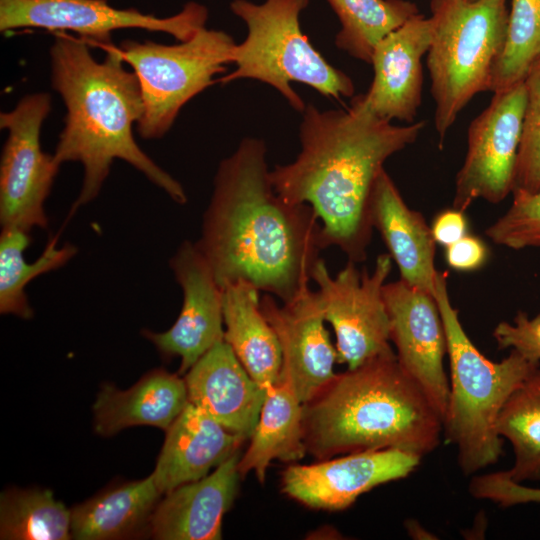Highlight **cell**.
Returning <instances> with one entry per match:
<instances>
[{
  "mask_svg": "<svg viewBox=\"0 0 540 540\" xmlns=\"http://www.w3.org/2000/svg\"><path fill=\"white\" fill-rule=\"evenodd\" d=\"M266 153L246 137L220 162L196 245L221 288L243 280L285 303L309 287L327 247L312 208L275 191Z\"/></svg>",
  "mask_w": 540,
  "mask_h": 540,
  "instance_id": "obj_1",
  "label": "cell"
},
{
  "mask_svg": "<svg viewBox=\"0 0 540 540\" xmlns=\"http://www.w3.org/2000/svg\"><path fill=\"white\" fill-rule=\"evenodd\" d=\"M425 125H393L352 101L347 110L306 105L300 152L291 163L269 171L271 183L287 202L312 208L326 247H338L349 261L360 263L372 236L375 181L386 160L413 144Z\"/></svg>",
  "mask_w": 540,
  "mask_h": 540,
  "instance_id": "obj_2",
  "label": "cell"
},
{
  "mask_svg": "<svg viewBox=\"0 0 540 540\" xmlns=\"http://www.w3.org/2000/svg\"><path fill=\"white\" fill-rule=\"evenodd\" d=\"M87 41L59 32L50 49L51 83L66 107L65 125L53 153L58 164L80 162L82 187L70 215L94 200L115 159L132 165L178 204L187 202L183 186L138 146L133 126L144 113L136 74L125 68L119 48L104 47L98 62Z\"/></svg>",
  "mask_w": 540,
  "mask_h": 540,
  "instance_id": "obj_3",
  "label": "cell"
},
{
  "mask_svg": "<svg viewBox=\"0 0 540 540\" xmlns=\"http://www.w3.org/2000/svg\"><path fill=\"white\" fill-rule=\"evenodd\" d=\"M307 453L318 460L398 449L420 458L434 451L443 420L392 350L335 376L303 403Z\"/></svg>",
  "mask_w": 540,
  "mask_h": 540,
  "instance_id": "obj_4",
  "label": "cell"
},
{
  "mask_svg": "<svg viewBox=\"0 0 540 540\" xmlns=\"http://www.w3.org/2000/svg\"><path fill=\"white\" fill-rule=\"evenodd\" d=\"M447 276V272L438 271L434 294L444 322L450 371L443 435L456 446L458 465L469 476L502 456L497 417L512 392L540 362L515 350L499 362L485 357L467 335L451 303Z\"/></svg>",
  "mask_w": 540,
  "mask_h": 540,
  "instance_id": "obj_5",
  "label": "cell"
},
{
  "mask_svg": "<svg viewBox=\"0 0 540 540\" xmlns=\"http://www.w3.org/2000/svg\"><path fill=\"white\" fill-rule=\"evenodd\" d=\"M308 5L309 0L231 1L230 10L245 23L247 36L234 47L235 69L216 82L228 84L239 79L263 82L300 113L306 104L291 86L292 82L305 84L337 100L351 97L355 91L352 79L332 66L302 31L300 16Z\"/></svg>",
  "mask_w": 540,
  "mask_h": 540,
  "instance_id": "obj_6",
  "label": "cell"
},
{
  "mask_svg": "<svg viewBox=\"0 0 540 540\" xmlns=\"http://www.w3.org/2000/svg\"><path fill=\"white\" fill-rule=\"evenodd\" d=\"M433 32L426 65L442 142L459 113L489 91L492 67L506 38L507 0H431Z\"/></svg>",
  "mask_w": 540,
  "mask_h": 540,
  "instance_id": "obj_7",
  "label": "cell"
},
{
  "mask_svg": "<svg viewBox=\"0 0 540 540\" xmlns=\"http://www.w3.org/2000/svg\"><path fill=\"white\" fill-rule=\"evenodd\" d=\"M236 43L221 30L199 29L189 40L165 45L125 40L119 50L136 74L144 103L137 131L159 139L172 127L182 107L213 85L232 64Z\"/></svg>",
  "mask_w": 540,
  "mask_h": 540,
  "instance_id": "obj_8",
  "label": "cell"
},
{
  "mask_svg": "<svg viewBox=\"0 0 540 540\" xmlns=\"http://www.w3.org/2000/svg\"><path fill=\"white\" fill-rule=\"evenodd\" d=\"M389 254H380L373 271H360L349 261L332 276L320 258L312 271L326 322L336 336L337 362L353 369L392 350L390 321L383 287L392 270Z\"/></svg>",
  "mask_w": 540,
  "mask_h": 540,
  "instance_id": "obj_9",
  "label": "cell"
},
{
  "mask_svg": "<svg viewBox=\"0 0 540 540\" xmlns=\"http://www.w3.org/2000/svg\"><path fill=\"white\" fill-rule=\"evenodd\" d=\"M50 110V95L37 92L0 114V126L8 130L0 163L2 228L30 232L48 227L44 204L61 166L40 144L41 127Z\"/></svg>",
  "mask_w": 540,
  "mask_h": 540,
  "instance_id": "obj_10",
  "label": "cell"
},
{
  "mask_svg": "<svg viewBox=\"0 0 540 540\" xmlns=\"http://www.w3.org/2000/svg\"><path fill=\"white\" fill-rule=\"evenodd\" d=\"M207 8L186 3L169 17L145 14L134 8L119 9L108 0H0V31L38 28L53 32L72 31L88 43L112 44L111 34L120 29H144L189 40L206 26Z\"/></svg>",
  "mask_w": 540,
  "mask_h": 540,
  "instance_id": "obj_11",
  "label": "cell"
},
{
  "mask_svg": "<svg viewBox=\"0 0 540 540\" xmlns=\"http://www.w3.org/2000/svg\"><path fill=\"white\" fill-rule=\"evenodd\" d=\"M525 105L522 82L494 93L470 123L466 156L455 178L454 208L466 211L478 199L499 203L512 193Z\"/></svg>",
  "mask_w": 540,
  "mask_h": 540,
  "instance_id": "obj_12",
  "label": "cell"
},
{
  "mask_svg": "<svg viewBox=\"0 0 540 540\" xmlns=\"http://www.w3.org/2000/svg\"><path fill=\"white\" fill-rule=\"evenodd\" d=\"M383 296L397 359L443 420L449 397L447 338L435 295L399 279L385 283Z\"/></svg>",
  "mask_w": 540,
  "mask_h": 540,
  "instance_id": "obj_13",
  "label": "cell"
},
{
  "mask_svg": "<svg viewBox=\"0 0 540 540\" xmlns=\"http://www.w3.org/2000/svg\"><path fill=\"white\" fill-rule=\"evenodd\" d=\"M421 459L402 450L381 449L348 453L310 465L293 464L282 473L281 491L313 509L344 510L371 489L406 478Z\"/></svg>",
  "mask_w": 540,
  "mask_h": 540,
  "instance_id": "obj_14",
  "label": "cell"
},
{
  "mask_svg": "<svg viewBox=\"0 0 540 540\" xmlns=\"http://www.w3.org/2000/svg\"><path fill=\"white\" fill-rule=\"evenodd\" d=\"M183 303L175 323L166 331L143 335L164 356L181 359L185 374L215 344L224 340L222 288L196 243L184 241L170 260Z\"/></svg>",
  "mask_w": 540,
  "mask_h": 540,
  "instance_id": "obj_15",
  "label": "cell"
},
{
  "mask_svg": "<svg viewBox=\"0 0 540 540\" xmlns=\"http://www.w3.org/2000/svg\"><path fill=\"white\" fill-rule=\"evenodd\" d=\"M433 32L430 17L418 13L382 38L373 50V80L356 103L373 116L413 123L422 101V57Z\"/></svg>",
  "mask_w": 540,
  "mask_h": 540,
  "instance_id": "obj_16",
  "label": "cell"
},
{
  "mask_svg": "<svg viewBox=\"0 0 540 540\" xmlns=\"http://www.w3.org/2000/svg\"><path fill=\"white\" fill-rule=\"evenodd\" d=\"M260 307L280 342L281 372L289 376L305 403L335 376L334 365L338 363L316 290L307 287L282 304L265 293Z\"/></svg>",
  "mask_w": 540,
  "mask_h": 540,
  "instance_id": "obj_17",
  "label": "cell"
},
{
  "mask_svg": "<svg viewBox=\"0 0 540 540\" xmlns=\"http://www.w3.org/2000/svg\"><path fill=\"white\" fill-rule=\"evenodd\" d=\"M184 380L190 403L227 431L250 439L266 389L250 376L225 340L206 352L185 373Z\"/></svg>",
  "mask_w": 540,
  "mask_h": 540,
  "instance_id": "obj_18",
  "label": "cell"
},
{
  "mask_svg": "<svg viewBox=\"0 0 540 540\" xmlns=\"http://www.w3.org/2000/svg\"><path fill=\"white\" fill-rule=\"evenodd\" d=\"M237 451L197 481L167 492L157 504L149 534L157 540H218L222 519L232 506L241 475Z\"/></svg>",
  "mask_w": 540,
  "mask_h": 540,
  "instance_id": "obj_19",
  "label": "cell"
},
{
  "mask_svg": "<svg viewBox=\"0 0 540 540\" xmlns=\"http://www.w3.org/2000/svg\"><path fill=\"white\" fill-rule=\"evenodd\" d=\"M161 452L151 473L162 495L207 476L246 440L227 431L204 410L188 403L165 431Z\"/></svg>",
  "mask_w": 540,
  "mask_h": 540,
  "instance_id": "obj_20",
  "label": "cell"
},
{
  "mask_svg": "<svg viewBox=\"0 0 540 540\" xmlns=\"http://www.w3.org/2000/svg\"><path fill=\"white\" fill-rule=\"evenodd\" d=\"M370 214L373 228L383 239L400 279L435 294L436 242L424 216L405 203L390 175L383 169L374 184Z\"/></svg>",
  "mask_w": 540,
  "mask_h": 540,
  "instance_id": "obj_21",
  "label": "cell"
},
{
  "mask_svg": "<svg viewBox=\"0 0 540 540\" xmlns=\"http://www.w3.org/2000/svg\"><path fill=\"white\" fill-rule=\"evenodd\" d=\"M188 403L184 378L153 369L129 389L102 386L92 407L94 431L104 437L134 426L166 431Z\"/></svg>",
  "mask_w": 540,
  "mask_h": 540,
  "instance_id": "obj_22",
  "label": "cell"
},
{
  "mask_svg": "<svg viewBox=\"0 0 540 540\" xmlns=\"http://www.w3.org/2000/svg\"><path fill=\"white\" fill-rule=\"evenodd\" d=\"M224 340L250 376L264 389L279 381L282 350L261 311L260 291L240 280L222 288Z\"/></svg>",
  "mask_w": 540,
  "mask_h": 540,
  "instance_id": "obj_23",
  "label": "cell"
},
{
  "mask_svg": "<svg viewBox=\"0 0 540 540\" xmlns=\"http://www.w3.org/2000/svg\"><path fill=\"white\" fill-rule=\"evenodd\" d=\"M302 409L291 379L281 372L279 381L266 388L257 425L247 450L240 456L241 478L254 472L263 483L273 460L292 462L305 456Z\"/></svg>",
  "mask_w": 540,
  "mask_h": 540,
  "instance_id": "obj_24",
  "label": "cell"
},
{
  "mask_svg": "<svg viewBox=\"0 0 540 540\" xmlns=\"http://www.w3.org/2000/svg\"><path fill=\"white\" fill-rule=\"evenodd\" d=\"M163 495L153 475L103 490L71 510V539H125L149 528Z\"/></svg>",
  "mask_w": 540,
  "mask_h": 540,
  "instance_id": "obj_25",
  "label": "cell"
},
{
  "mask_svg": "<svg viewBox=\"0 0 540 540\" xmlns=\"http://www.w3.org/2000/svg\"><path fill=\"white\" fill-rule=\"evenodd\" d=\"M57 237L47 243L34 262H27L24 251L30 245L29 232L2 228L0 235V312L30 319L33 309L25 292L36 277L65 265L77 252L76 246L66 243L57 246Z\"/></svg>",
  "mask_w": 540,
  "mask_h": 540,
  "instance_id": "obj_26",
  "label": "cell"
},
{
  "mask_svg": "<svg viewBox=\"0 0 540 540\" xmlns=\"http://www.w3.org/2000/svg\"><path fill=\"white\" fill-rule=\"evenodd\" d=\"M496 432L510 442L515 460L504 471L513 481H540V366L512 392L497 420Z\"/></svg>",
  "mask_w": 540,
  "mask_h": 540,
  "instance_id": "obj_27",
  "label": "cell"
},
{
  "mask_svg": "<svg viewBox=\"0 0 540 540\" xmlns=\"http://www.w3.org/2000/svg\"><path fill=\"white\" fill-rule=\"evenodd\" d=\"M336 14L340 29L335 45L351 57L371 63L377 43L408 19L419 8L409 0H327Z\"/></svg>",
  "mask_w": 540,
  "mask_h": 540,
  "instance_id": "obj_28",
  "label": "cell"
},
{
  "mask_svg": "<svg viewBox=\"0 0 540 540\" xmlns=\"http://www.w3.org/2000/svg\"><path fill=\"white\" fill-rule=\"evenodd\" d=\"M71 510L48 489L6 490L0 497L3 540L71 539Z\"/></svg>",
  "mask_w": 540,
  "mask_h": 540,
  "instance_id": "obj_29",
  "label": "cell"
},
{
  "mask_svg": "<svg viewBox=\"0 0 540 540\" xmlns=\"http://www.w3.org/2000/svg\"><path fill=\"white\" fill-rule=\"evenodd\" d=\"M540 60V0H511L506 38L490 76L489 91L525 81Z\"/></svg>",
  "mask_w": 540,
  "mask_h": 540,
  "instance_id": "obj_30",
  "label": "cell"
},
{
  "mask_svg": "<svg viewBox=\"0 0 540 540\" xmlns=\"http://www.w3.org/2000/svg\"><path fill=\"white\" fill-rule=\"evenodd\" d=\"M524 84L526 105L512 193L540 191V60Z\"/></svg>",
  "mask_w": 540,
  "mask_h": 540,
  "instance_id": "obj_31",
  "label": "cell"
},
{
  "mask_svg": "<svg viewBox=\"0 0 540 540\" xmlns=\"http://www.w3.org/2000/svg\"><path fill=\"white\" fill-rule=\"evenodd\" d=\"M512 194L511 206L486 229V235L513 250L540 248V191Z\"/></svg>",
  "mask_w": 540,
  "mask_h": 540,
  "instance_id": "obj_32",
  "label": "cell"
},
{
  "mask_svg": "<svg viewBox=\"0 0 540 540\" xmlns=\"http://www.w3.org/2000/svg\"><path fill=\"white\" fill-rule=\"evenodd\" d=\"M469 492L476 499L489 500L501 507L540 503V488L515 482L504 471L473 476Z\"/></svg>",
  "mask_w": 540,
  "mask_h": 540,
  "instance_id": "obj_33",
  "label": "cell"
},
{
  "mask_svg": "<svg viewBox=\"0 0 540 540\" xmlns=\"http://www.w3.org/2000/svg\"><path fill=\"white\" fill-rule=\"evenodd\" d=\"M493 337L499 349H511L525 358L540 362V314L529 317L518 311L512 322L502 321L494 328Z\"/></svg>",
  "mask_w": 540,
  "mask_h": 540,
  "instance_id": "obj_34",
  "label": "cell"
},
{
  "mask_svg": "<svg viewBox=\"0 0 540 540\" xmlns=\"http://www.w3.org/2000/svg\"><path fill=\"white\" fill-rule=\"evenodd\" d=\"M490 255L487 244L480 237L467 234L452 245L445 247L448 266L458 272H473L481 269Z\"/></svg>",
  "mask_w": 540,
  "mask_h": 540,
  "instance_id": "obj_35",
  "label": "cell"
},
{
  "mask_svg": "<svg viewBox=\"0 0 540 540\" xmlns=\"http://www.w3.org/2000/svg\"><path fill=\"white\" fill-rule=\"evenodd\" d=\"M430 227L436 244L443 247H448L469 234L465 211L454 207L437 213Z\"/></svg>",
  "mask_w": 540,
  "mask_h": 540,
  "instance_id": "obj_36",
  "label": "cell"
},
{
  "mask_svg": "<svg viewBox=\"0 0 540 540\" xmlns=\"http://www.w3.org/2000/svg\"><path fill=\"white\" fill-rule=\"evenodd\" d=\"M467 1H471V2H473V1H478V0H467Z\"/></svg>",
  "mask_w": 540,
  "mask_h": 540,
  "instance_id": "obj_37",
  "label": "cell"
}]
</instances>
